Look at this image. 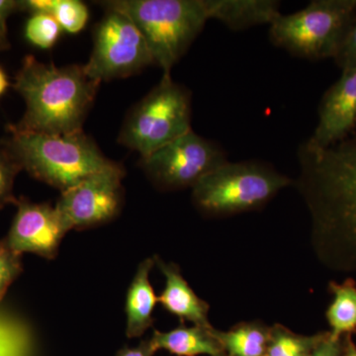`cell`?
Wrapping results in <instances>:
<instances>
[{
	"label": "cell",
	"instance_id": "cell-1",
	"mask_svg": "<svg viewBox=\"0 0 356 356\" xmlns=\"http://www.w3.org/2000/svg\"><path fill=\"white\" fill-rule=\"evenodd\" d=\"M297 184L313 222L318 255L334 270L356 273V127L327 147H299Z\"/></svg>",
	"mask_w": 356,
	"mask_h": 356
},
{
	"label": "cell",
	"instance_id": "cell-2",
	"mask_svg": "<svg viewBox=\"0 0 356 356\" xmlns=\"http://www.w3.org/2000/svg\"><path fill=\"white\" fill-rule=\"evenodd\" d=\"M100 83L88 76L83 65L57 67L27 56L14 83L24 99L25 113L13 129L39 134L83 132Z\"/></svg>",
	"mask_w": 356,
	"mask_h": 356
},
{
	"label": "cell",
	"instance_id": "cell-3",
	"mask_svg": "<svg viewBox=\"0 0 356 356\" xmlns=\"http://www.w3.org/2000/svg\"><path fill=\"white\" fill-rule=\"evenodd\" d=\"M9 156L21 170L60 192L97 173L123 168L103 154L86 133L39 134L11 128Z\"/></svg>",
	"mask_w": 356,
	"mask_h": 356
},
{
	"label": "cell",
	"instance_id": "cell-4",
	"mask_svg": "<svg viewBox=\"0 0 356 356\" xmlns=\"http://www.w3.org/2000/svg\"><path fill=\"white\" fill-rule=\"evenodd\" d=\"M97 3L123 13L135 23L163 74H170L210 19L208 0H106Z\"/></svg>",
	"mask_w": 356,
	"mask_h": 356
},
{
	"label": "cell",
	"instance_id": "cell-5",
	"mask_svg": "<svg viewBox=\"0 0 356 356\" xmlns=\"http://www.w3.org/2000/svg\"><path fill=\"white\" fill-rule=\"evenodd\" d=\"M291 184L267 163L226 161L192 188V199L201 212L226 216L259 209Z\"/></svg>",
	"mask_w": 356,
	"mask_h": 356
},
{
	"label": "cell",
	"instance_id": "cell-6",
	"mask_svg": "<svg viewBox=\"0 0 356 356\" xmlns=\"http://www.w3.org/2000/svg\"><path fill=\"white\" fill-rule=\"evenodd\" d=\"M355 15L356 0H314L278 16L269 25V39L295 57L334 60Z\"/></svg>",
	"mask_w": 356,
	"mask_h": 356
},
{
	"label": "cell",
	"instance_id": "cell-7",
	"mask_svg": "<svg viewBox=\"0 0 356 356\" xmlns=\"http://www.w3.org/2000/svg\"><path fill=\"white\" fill-rule=\"evenodd\" d=\"M191 130V92L163 74L129 112L118 142L145 158Z\"/></svg>",
	"mask_w": 356,
	"mask_h": 356
},
{
	"label": "cell",
	"instance_id": "cell-8",
	"mask_svg": "<svg viewBox=\"0 0 356 356\" xmlns=\"http://www.w3.org/2000/svg\"><path fill=\"white\" fill-rule=\"evenodd\" d=\"M154 64L144 35L119 11L105 9L93 32V49L84 70L95 81H109L138 74Z\"/></svg>",
	"mask_w": 356,
	"mask_h": 356
},
{
	"label": "cell",
	"instance_id": "cell-9",
	"mask_svg": "<svg viewBox=\"0 0 356 356\" xmlns=\"http://www.w3.org/2000/svg\"><path fill=\"white\" fill-rule=\"evenodd\" d=\"M224 149L193 130L149 156L140 158L147 177L165 191L193 188L208 173L226 163Z\"/></svg>",
	"mask_w": 356,
	"mask_h": 356
},
{
	"label": "cell",
	"instance_id": "cell-10",
	"mask_svg": "<svg viewBox=\"0 0 356 356\" xmlns=\"http://www.w3.org/2000/svg\"><path fill=\"white\" fill-rule=\"evenodd\" d=\"M125 175L124 168L97 173L60 192L56 208L67 231L98 226L118 216Z\"/></svg>",
	"mask_w": 356,
	"mask_h": 356
},
{
	"label": "cell",
	"instance_id": "cell-11",
	"mask_svg": "<svg viewBox=\"0 0 356 356\" xmlns=\"http://www.w3.org/2000/svg\"><path fill=\"white\" fill-rule=\"evenodd\" d=\"M13 224L4 238L16 254H34L46 259L57 257L64 236L69 233L57 208L49 203L17 199Z\"/></svg>",
	"mask_w": 356,
	"mask_h": 356
},
{
	"label": "cell",
	"instance_id": "cell-12",
	"mask_svg": "<svg viewBox=\"0 0 356 356\" xmlns=\"http://www.w3.org/2000/svg\"><path fill=\"white\" fill-rule=\"evenodd\" d=\"M318 120L313 135L306 140L311 146H332L350 135L356 127V69L344 70L327 89L318 110Z\"/></svg>",
	"mask_w": 356,
	"mask_h": 356
},
{
	"label": "cell",
	"instance_id": "cell-13",
	"mask_svg": "<svg viewBox=\"0 0 356 356\" xmlns=\"http://www.w3.org/2000/svg\"><path fill=\"white\" fill-rule=\"evenodd\" d=\"M154 264L165 276V286L158 297V302L168 313L184 322H191L194 325L212 327L208 318L209 305L199 298L188 284L175 264H166L156 257Z\"/></svg>",
	"mask_w": 356,
	"mask_h": 356
},
{
	"label": "cell",
	"instance_id": "cell-14",
	"mask_svg": "<svg viewBox=\"0 0 356 356\" xmlns=\"http://www.w3.org/2000/svg\"><path fill=\"white\" fill-rule=\"evenodd\" d=\"M210 19L219 20L234 31L273 24L281 15L275 0H208Z\"/></svg>",
	"mask_w": 356,
	"mask_h": 356
},
{
	"label": "cell",
	"instance_id": "cell-15",
	"mask_svg": "<svg viewBox=\"0 0 356 356\" xmlns=\"http://www.w3.org/2000/svg\"><path fill=\"white\" fill-rule=\"evenodd\" d=\"M213 330V327L182 324L170 332L154 331L149 341V348L153 353L165 350L177 356H225Z\"/></svg>",
	"mask_w": 356,
	"mask_h": 356
},
{
	"label": "cell",
	"instance_id": "cell-16",
	"mask_svg": "<svg viewBox=\"0 0 356 356\" xmlns=\"http://www.w3.org/2000/svg\"><path fill=\"white\" fill-rule=\"evenodd\" d=\"M154 266V259L140 262L126 298V334L129 339L142 337L153 325V312L158 303V296L149 280Z\"/></svg>",
	"mask_w": 356,
	"mask_h": 356
},
{
	"label": "cell",
	"instance_id": "cell-17",
	"mask_svg": "<svg viewBox=\"0 0 356 356\" xmlns=\"http://www.w3.org/2000/svg\"><path fill=\"white\" fill-rule=\"evenodd\" d=\"M225 356H264L270 327L261 322L241 323L227 332L213 330Z\"/></svg>",
	"mask_w": 356,
	"mask_h": 356
},
{
	"label": "cell",
	"instance_id": "cell-18",
	"mask_svg": "<svg viewBox=\"0 0 356 356\" xmlns=\"http://www.w3.org/2000/svg\"><path fill=\"white\" fill-rule=\"evenodd\" d=\"M332 303L325 312L331 336L339 339L356 331V283L348 278L343 283L332 282Z\"/></svg>",
	"mask_w": 356,
	"mask_h": 356
},
{
	"label": "cell",
	"instance_id": "cell-19",
	"mask_svg": "<svg viewBox=\"0 0 356 356\" xmlns=\"http://www.w3.org/2000/svg\"><path fill=\"white\" fill-rule=\"evenodd\" d=\"M62 28L53 15L47 13L30 14L25 25L27 41L37 48L51 49L60 38Z\"/></svg>",
	"mask_w": 356,
	"mask_h": 356
},
{
	"label": "cell",
	"instance_id": "cell-20",
	"mask_svg": "<svg viewBox=\"0 0 356 356\" xmlns=\"http://www.w3.org/2000/svg\"><path fill=\"white\" fill-rule=\"evenodd\" d=\"M51 14L62 30L70 34L83 31L89 19L88 7L79 0H55Z\"/></svg>",
	"mask_w": 356,
	"mask_h": 356
},
{
	"label": "cell",
	"instance_id": "cell-21",
	"mask_svg": "<svg viewBox=\"0 0 356 356\" xmlns=\"http://www.w3.org/2000/svg\"><path fill=\"white\" fill-rule=\"evenodd\" d=\"M22 271V255L14 252L4 240H0V301Z\"/></svg>",
	"mask_w": 356,
	"mask_h": 356
},
{
	"label": "cell",
	"instance_id": "cell-22",
	"mask_svg": "<svg viewBox=\"0 0 356 356\" xmlns=\"http://www.w3.org/2000/svg\"><path fill=\"white\" fill-rule=\"evenodd\" d=\"M21 168L6 151L0 149V209L10 203H16L13 186L16 175Z\"/></svg>",
	"mask_w": 356,
	"mask_h": 356
},
{
	"label": "cell",
	"instance_id": "cell-23",
	"mask_svg": "<svg viewBox=\"0 0 356 356\" xmlns=\"http://www.w3.org/2000/svg\"><path fill=\"white\" fill-rule=\"evenodd\" d=\"M334 60L341 72L356 69V15Z\"/></svg>",
	"mask_w": 356,
	"mask_h": 356
},
{
	"label": "cell",
	"instance_id": "cell-24",
	"mask_svg": "<svg viewBox=\"0 0 356 356\" xmlns=\"http://www.w3.org/2000/svg\"><path fill=\"white\" fill-rule=\"evenodd\" d=\"M16 11H20V1L0 0V51L9 48L7 20Z\"/></svg>",
	"mask_w": 356,
	"mask_h": 356
},
{
	"label": "cell",
	"instance_id": "cell-25",
	"mask_svg": "<svg viewBox=\"0 0 356 356\" xmlns=\"http://www.w3.org/2000/svg\"><path fill=\"white\" fill-rule=\"evenodd\" d=\"M341 348L343 346L341 339H334L330 332H325V336L321 339L320 343L308 356H341Z\"/></svg>",
	"mask_w": 356,
	"mask_h": 356
},
{
	"label": "cell",
	"instance_id": "cell-26",
	"mask_svg": "<svg viewBox=\"0 0 356 356\" xmlns=\"http://www.w3.org/2000/svg\"><path fill=\"white\" fill-rule=\"evenodd\" d=\"M325 336L324 334H315V336H303L299 343H297L294 348L287 351L282 356H308L316 346L320 343L321 339Z\"/></svg>",
	"mask_w": 356,
	"mask_h": 356
},
{
	"label": "cell",
	"instance_id": "cell-27",
	"mask_svg": "<svg viewBox=\"0 0 356 356\" xmlns=\"http://www.w3.org/2000/svg\"><path fill=\"white\" fill-rule=\"evenodd\" d=\"M153 355V351L149 348V341H144L138 348H123V350L119 351L117 356H152Z\"/></svg>",
	"mask_w": 356,
	"mask_h": 356
},
{
	"label": "cell",
	"instance_id": "cell-28",
	"mask_svg": "<svg viewBox=\"0 0 356 356\" xmlns=\"http://www.w3.org/2000/svg\"><path fill=\"white\" fill-rule=\"evenodd\" d=\"M9 86L8 77H7L6 72L0 67V96L3 95Z\"/></svg>",
	"mask_w": 356,
	"mask_h": 356
},
{
	"label": "cell",
	"instance_id": "cell-29",
	"mask_svg": "<svg viewBox=\"0 0 356 356\" xmlns=\"http://www.w3.org/2000/svg\"><path fill=\"white\" fill-rule=\"evenodd\" d=\"M344 356H356V348L353 343L348 344V351Z\"/></svg>",
	"mask_w": 356,
	"mask_h": 356
}]
</instances>
